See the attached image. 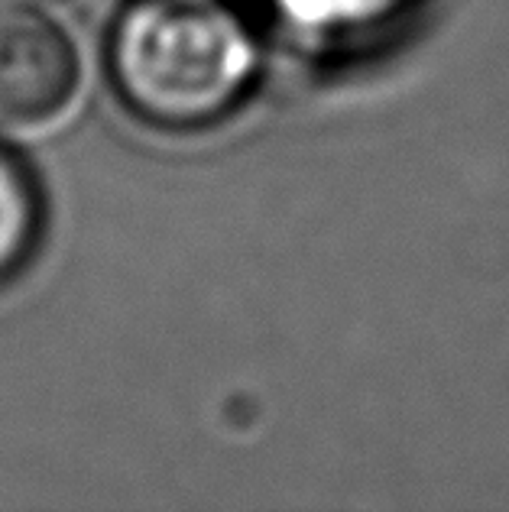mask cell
I'll return each instance as SVG.
<instances>
[{
  "label": "cell",
  "mask_w": 509,
  "mask_h": 512,
  "mask_svg": "<svg viewBox=\"0 0 509 512\" xmlns=\"http://www.w3.org/2000/svg\"><path fill=\"white\" fill-rule=\"evenodd\" d=\"M419 0H279L296 23L328 36H367L403 20Z\"/></svg>",
  "instance_id": "obj_4"
},
{
  "label": "cell",
  "mask_w": 509,
  "mask_h": 512,
  "mask_svg": "<svg viewBox=\"0 0 509 512\" xmlns=\"http://www.w3.org/2000/svg\"><path fill=\"white\" fill-rule=\"evenodd\" d=\"M39 237V195L33 179L0 150V279L30 256Z\"/></svg>",
  "instance_id": "obj_3"
},
{
  "label": "cell",
  "mask_w": 509,
  "mask_h": 512,
  "mask_svg": "<svg viewBox=\"0 0 509 512\" xmlns=\"http://www.w3.org/2000/svg\"><path fill=\"white\" fill-rule=\"evenodd\" d=\"M114 82L140 117L198 127L231 111L253 72V46L208 0H143L114 36Z\"/></svg>",
  "instance_id": "obj_1"
},
{
  "label": "cell",
  "mask_w": 509,
  "mask_h": 512,
  "mask_svg": "<svg viewBox=\"0 0 509 512\" xmlns=\"http://www.w3.org/2000/svg\"><path fill=\"white\" fill-rule=\"evenodd\" d=\"M78 88V59L56 23L0 7V127L56 120Z\"/></svg>",
  "instance_id": "obj_2"
}]
</instances>
